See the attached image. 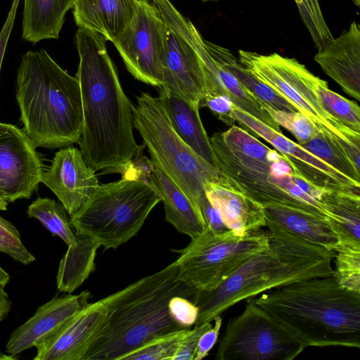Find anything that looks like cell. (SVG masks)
<instances>
[{
	"label": "cell",
	"mask_w": 360,
	"mask_h": 360,
	"mask_svg": "<svg viewBox=\"0 0 360 360\" xmlns=\"http://www.w3.org/2000/svg\"><path fill=\"white\" fill-rule=\"evenodd\" d=\"M101 34L84 29L75 34L79 63L76 77L82 96L83 126L79 145L94 172L122 173L138 153L134 105L125 94Z\"/></svg>",
	"instance_id": "cell-1"
},
{
	"label": "cell",
	"mask_w": 360,
	"mask_h": 360,
	"mask_svg": "<svg viewBox=\"0 0 360 360\" xmlns=\"http://www.w3.org/2000/svg\"><path fill=\"white\" fill-rule=\"evenodd\" d=\"M174 261L108 296L105 317L82 360H122L158 337L185 328L170 316L169 300L193 297L198 290L178 280Z\"/></svg>",
	"instance_id": "cell-2"
},
{
	"label": "cell",
	"mask_w": 360,
	"mask_h": 360,
	"mask_svg": "<svg viewBox=\"0 0 360 360\" xmlns=\"http://www.w3.org/2000/svg\"><path fill=\"white\" fill-rule=\"evenodd\" d=\"M269 245L216 288L198 291L195 325L211 322L238 302L301 281L333 275L336 252L301 239L266 221Z\"/></svg>",
	"instance_id": "cell-3"
},
{
	"label": "cell",
	"mask_w": 360,
	"mask_h": 360,
	"mask_svg": "<svg viewBox=\"0 0 360 360\" xmlns=\"http://www.w3.org/2000/svg\"><path fill=\"white\" fill-rule=\"evenodd\" d=\"M253 302L307 347H360V292L333 275L262 293Z\"/></svg>",
	"instance_id": "cell-4"
},
{
	"label": "cell",
	"mask_w": 360,
	"mask_h": 360,
	"mask_svg": "<svg viewBox=\"0 0 360 360\" xmlns=\"http://www.w3.org/2000/svg\"><path fill=\"white\" fill-rule=\"evenodd\" d=\"M15 96L24 131L36 148L53 150L79 143L83 126L79 81L44 49L22 56Z\"/></svg>",
	"instance_id": "cell-5"
},
{
	"label": "cell",
	"mask_w": 360,
	"mask_h": 360,
	"mask_svg": "<svg viewBox=\"0 0 360 360\" xmlns=\"http://www.w3.org/2000/svg\"><path fill=\"white\" fill-rule=\"evenodd\" d=\"M210 141L220 176L262 206L283 205L328 217L321 203L296 185L295 171L278 150L233 124Z\"/></svg>",
	"instance_id": "cell-6"
},
{
	"label": "cell",
	"mask_w": 360,
	"mask_h": 360,
	"mask_svg": "<svg viewBox=\"0 0 360 360\" xmlns=\"http://www.w3.org/2000/svg\"><path fill=\"white\" fill-rule=\"evenodd\" d=\"M136 102L134 128L148 148L151 161L186 195L203 222L202 212L207 200L205 185L218 181L219 171L178 136L159 96L142 93Z\"/></svg>",
	"instance_id": "cell-7"
},
{
	"label": "cell",
	"mask_w": 360,
	"mask_h": 360,
	"mask_svg": "<svg viewBox=\"0 0 360 360\" xmlns=\"http://www.w3.org/2000/svg\"><path fill=\"white\" fill-rule=\"evenodd\" d=\"M162 201L158 188L122 177L99 184L90 200L70 217L75 233L94 240L105 250L116 249L134 237Z\"/></svg>",
	"instance_id": "cell-8"
},
{
	"label": "cell",
	"mask_w": 360,
	"mask_h": 360,
	"mask_svg": "<svg viewBox=\"0 0 360 360\" xmlns=\"http://www.w3.org/2000/svg\"><path fill=\"white\" fill-rule=\"evenodd\" d=\"M268 245L267 231L262 229L239 236L231 230L215 233L206 228L181 251L178 280L198 291L214 289Z\"/></svg>",
	"instance_id": "cell-9"
},
{
	"label": "cell",
	"mask_w": 360,
	"mask_h": 360,
	"mask_svg": "<svg viewBox=\"0 0 360 360\" xmlns=\"http://www.w3.org/2000/svg\"><path fill=\"white\" fill-rule=\"evenodd\" d=\"M239 62L307 117L319 131L338 139L360 142V134L340 124L322 108L316 88L321 80L295 58L277 53L262 55L239 50Z\"/></svg>",
	"instance_id": "cell-10"
},
{
	"label": "cell",
	"mask_w": 360,
	"mask_h": 360,
	"mask_svg": "<svg viewBox=\"0 0 360 360\" xmlns=\"http://www.w3.org/2000/svg\"><path fill=\"white\" fill-rule=\"evenodd\" d=\"M305 347L265 310L247 300L243 312L226 326L217 360H292Z\"/></svg>",
	"instance_id": "cell-11"
},
{
	"label": "cell",
	"mask_w": 360,
	"mask_h": 360,
	"mask_svg": "<svg viewBox=\"0 0 360 360\" xmlns=\"http://www.w3.org/2000/svg\"><path fill=\"white\" fill-rule=\"evenodd\" d=\"M165 25L162 83L167 91L200 104L206 89V72L198 51L199 31L169 0H152Z\"/></svg>",
	"instance_id": "cell-12"
},
{
	"label": "cell",
	"mask_w": 360,
	"mask_h": 360,
	"mask_svg": "<svg viewBox=\"0 0 360 360\" xmlns=\"http://www.w3.org/2000/svg\"><path fill=\"white\" fill-rule=\"evenodd\" d=\"M165 37V22L157 6L138 0L132 19L112 43L135 79L158 87L162 83Z\"/></svg>",
	"instance_id": "cell-13"
},
{
	"label": "cell",
	"mask_w": 360,
	"mask_h": 360,
	"mask_svg": "<svg viewBox=\"0 0 360 360\" xmlns=\"http://www.w3.org/2000/svg\"><path fill=\"white\" fill-rule=\"evenodd\" d=\"M44 165L24 130L0 122V195L8 202L29 199L38 188Z\"/></svg>",
	"instance_id": "cell-14"
},
{
	"label": "cell",
	"mask_w": 360,
	"mask_h": 360,
	"mask_svg": "<svg viewBox=\"0 0 360 360\" xmlns=\"http://www.w3.org/2000/svg\"><path fill=\"white\" fill-rule=\"evenodd\" d=\"M41 183L56 195L70 217L90 200L99 186L95 172L87 165L80 150L72 146L55 153L51 165L44 169Z\"/></svg>",
	"instance_id": "cell-15"
},
{
	"label": "cell",
	"mask_w": 360,
	"mask_h": 360,
	"mask_svg": "<svg viewBox=\"0 0 360 360\" xmlns=\"http://www.w3.org/2000/svg\"><path fill=\"white\" fill-rule=\"evenodd\" d=\"M89 291L77 295L55 296L38 307L35 314L11 334L6 352L16 356L36 347L58 332L90 300Z\"/></svg>",
	"instance_id": "cell-16"
},
{
	"label": "cell",
	"mask_w": 360,
	"mask_h": 360,
	"mask_svg": "<svg viewBox=\"0 0 360 360\" xmlns=\"http://www.w3.org/2000/svg\"><path fill=\"white\" fill-rule=\"evenodd\" d=\"M108 297L88 303L58 332L35 347L34 360H82L106 314Z\"/></svg>",
	"instance_id": "cell-17"
},
{
	"label": "cell",
	"mask_w": 360,
	"mask_h": 360,
	"mask_svg": "<svg viewBox=\"0 0 360 360\" xmlns=\"http://www.w3.org/2000/svg\"><path fill=\"white\" fill-rule=\"evenodd\" d=\"M314 60L345 93L360 100V25L356 22L319 51Z\"/></svg>",
	"instance_id": "cell-18"
},
{
	"label": "cell",
	"mask_w": 360,
	"mask_h": 360,
	"mask_svg": "<svg viewBox=\"0 0 360 360\" xmlns=\"http://www.w3.org/2000/svg\"><path fill=\"white\" fill-rule=\"evenodd\" d=\"M205 195L226 227L239 236L266 226L262 206L229 185L221 176L205 185Z\"/></svg>",
	"instance_id": "cell-19"
},
{
	"label": "cell",
	"mask_w": 360,
	"mask_h": 360,
	"mask_svg": "<svg viewBox=\"0 0 360 360\" xmlns=\"http://www.w3.org/2000/svg\"><path fill=\"white\" fill-rule=\"evenodd\" d=\"M268 143L286 158L296 173L313 185L360 193V183L340 173L281 132L274 130Z\"/></svg>",
	"instance_id": "cell-20"
},
{
	"label": "cell",
	"mask_w": 360,
	"mask_h": 360,
	"mask_svg": "<svg viewBox=\"0 0 360 360\" xmlns=\"http://www.w3.org/2000/svg\"><path fill=\"white\" fill-rule=\"evenodd\" d=\"M266 221L307 242L337 252L338 238L328 217L291 206L272 204L262 206Z\"/></svg>",
	"instance_id": "cell-21"
},
{
	"label": "cell",
	"mask_w": 360,
	"mask_h": 360,
	"mask_svg": "<svg viewBox=\"0 0 360 360\" xmlns=\"http://www.w3.org/2000/svg\"><path fill=\"white\" fill-rule=\"evenodd\" d=\"M138 0H74L75 21L113 42L130 22Z\"/></svg>",
	"instance_id": "cell-22"
},
{
	"label": "cell",
	"mask_w": 360,
	"mask_h": 360,
	"mask_svg": "<svg viewBox=\"0 0 360 360\" xmlns=\"http://www.w3.org/2000/svg\"><path fill=\"white\" fill-rule=\"evenodd\" d=\"M157 88L176 133L196 153L215 167L210 138L200 117V104Z\"/></svg>",
	"instance_id": "cell-23"
},
{
	"label": "cell",
	"mask_w": 360,
	"mask_h": 360,
	"mask_svg": "<svg viewBox=\"0 0 360 360\" xmlns=\"http://www.w3.org/2000/svg\"><path fill=\"white\" fill-rule=\"evenodd\" d=\"M360 193L323 189L319 202L328 214L340 249H360ZM338 250V251H339Z\"/></svg>",
	"instance_id": "cell-24"
},
{
	"label": "cell",
	"mask_w": 360,
	"mask_h": 360,
	"mask_svg": "<svg viewBox=\"0 0 360 360\" xmlns=\"http://www.w3.org/2000/svg\"><path fill=\"white\" fill-rule=\"evenodd\" d=\"M74 0H24L22 39L32 43L58 39Z\"/></svg>",
	"instance_id": "cell-25"
},
{
	"label": "cell",
	"mask_w": 360,
	"mask_h": 360,
	"mask_svg": "<svg viewBox=\"0 0 360 360\" xmlns=\"http://www.w3.org/2000/svg\"><path fill=\"white\" fill-rule=\"evenodd\" d=\"M152 178L164 204L166 221L191 239L202 234L205 226L186 195L157 167L152 172Z\"/></svg>",
	"instance_id": "cell-26"
},
{
	"label": "cell",
	"mask_w": 360,
	"mask_h": 360,
	"mask_svg": "<svg viewBox=\"0 0 360 360\" xmlns=\"http://www.w3.org/2000/svg\"><path fill=\"white\" fill-rule=\"evenodd\" d=\"M75 234L76 244L68 246L56 275L58 290L69 294L77 289L94 271L96 254L100 247L92 238Z\"/></svg>",
	"instance_id": "cell-27"
},
{
	"label": "cell",
	"mask_w": 360,
	"mask_h": 360,
	"mask_svg": "<svg viewBox=\"0 0 360 360\" xmlns=\"http://www.w3.org/2000/svg\"><path fill=\"white\" fill-rule=\"evenodd\" d=\"M208 53L230 71L258 100L278 110L296 112L287 100L251 74L226 48L204 40Z\"/></svg>",
	"instance_id": "cell-28"
},
{
	"label": "cell",
	"mask_w": 360,
	"mask_h": 360,
	"mask_svg": "<svg viewBox=\"0 0 360 360\" xmlns=\"http://www.w3.org/2000/svg\"><path fill=\"white\" fill-rule=\"evenodd\" d=\"M300 146L340 173L360 183V170L348 157L338 139L323 131H319L309 141Z\"/></svg>",
	"instance_id": "cell-29"
},
{
	"label": "cell",
	"mask_w": 360,
	"mask_h": 360,
	"mask_svg": "<svg viewBox=\"0 0 360 360\" xmlns=\"http://www.w3.org/2000/svg\"><path fill=\"white\" fill-rule=\"evenodd\" d=\"M29 217L35 218L52 234L60 238L68 246H75L74 233L68 212L61 203L49 198H37L28 207Z\"/></svg>",
	"instance_id": "cell-30"
},
{
	"label": "cell",
	"mask_w": 360,
	"mask_h": 360,
	"mask_svg": "<svg viewBox=\"0 0 360 360\" xmlns=\"http://www.w3.org/2000/svg\"><path fill=\"white\" fill-rule=\"evenodd\" d=\"M316 93L326 112L343 127L360 134V108L355 101L330 90L323 79L317 84Z\"/></svg>",
	"instance_id": "cell-31"
},
{
	"label": "cell",
	"mask_w": 360,
	"mask_h": 360,
	"mask_svg": "<svg viewBox=\"0 0 360 360\" xmlns=\"http://www.w3.org/2000/svg\"><path fill=\"white\" fill-rule=\"evenodd\" d=\"M190 329L154 338L124 356L122 360H172Z\"/></svg>",
	"instance_id": "cell-32"
},
{
	"label": "cell",
	"mask_w": 360,
	"mask_h": 360,
	"mask_svg": "<svg viewBox=\"0 0 360 360\" xmlns=\"http://www.w3.org/2000/svg\"><path fill=\"white\" fill-rule=\"evenodd\" d=\"M333 276L339 285L360 292V249L342 248L334 257Z\"/></svg>",
	"instance_id": "cell-33"
},
{
	"label": "cell",
	"mask_w": 360,
	"mask_h": 360,
	"mask_svg": "<svg viewBox=\"0 0 360 360\" xmlns=\"http://www.w3.org/2000/svg\"><path fill=\"white\" fill-rule=\"evenodd\" d=\"M262 105L279 126H282L293 134L299 145L309 141L319 131L313 122L298 111L278 110L266 103H262Z\"/></svg>",
	"instance_id": "cell-34"
},
{
	"label": "cell",
	"mask_w": 360,
	"mask_h": 360,
	"mask_svg": "<svg viewBox=\"0 0 360 360\" xmlns=\"http://www.w3.org/2000/svg\"><path fill=\"white\" fill-rule=\"evenodd\" d=\"M0 252L25 265L35 261V257L22 243L20 234L15 226L1 216Z\"/></svg>",
	"instance_id": "cell-35"
},
{
	"label": "cell",
	"mask_w": 360,
	"mask_h": 360,
	"mask_svg": "<svg viewBox=\"0 0 360 360\" xmlns=\"http://www.w3.org/2000/svg\"><path fill=\"white\" fill-rule=\"evenodd\" d=\"M146 147L143 143L140 145L136 155L122 172V177L142 181L151 186H155L152 178V172L155 166L143 154V149Z\"/></svg>",
	"instance_id": "cell-36"
},
{
	"label": "cell",
	"mask_w": 360,
	"mask_h": 360,
	"mask_svg": "<svg viewBox=\"0 0 360 360\" xmlns=\"http://www.w3.org/2000/svg\"><path fill=\"white\" fill-rule=\"evenodd\" d=\"M170 316L179 325L185 328H191L196 322L198 315V307L188 298L175 295L168 303Z\"/></svg>",
	"instance_id": "cell-37"
},
{
	"label": "cell",
	"mask_w": 360,
	"mask_h": 360,
	"mask_svg": "<svg viewBox=\"0 0 360 360\" xmlns=\"http://www.w3.org/2000/svg\"><path fill=\"white\" fill-rule=\"evenodd\" d=\"M236 105L226 96L206 92L200 103V107H207L219 120L228 125H233L231 112Z\"/></svg>",
	"instance_id": "cell-38"
},
{
	"label": "cell",
	"mask_w": 360,
	"mask_h": 360,
	"mask_svg": "<svg viewBox=\"0 0 360 360\" xmlns=\"http://www.w3.org/2000/svg\"><path fill=\"white\" fill-rule=\"evenodd\" d=\"M212 326L211 322H205L191 328L172 360H193L201 335Z\"/></svg>",
	"instance_id": "cell-39"
},
{
	"label": "cell",
	"mask_w": 360,
	"mask_h": 360,
	"mask_svg": "<svg viewBox=\"0 0 360 360\" xmlns=\"http://www.w3.org/2000/svg\"><path fill=\"white\" fill-rule=\"evenodd\" d=\"M213 321L214 326L201 335L193 360H202L207 356L217 342L222 325V318L221 315H217Z\"/></svg>",
	"instance_id": "cell-40"
},
{
	"label": "cell",
	"mask_w": 360,
	"mask_h": 360,
	"mask_svg": "<svg viewBox=\"0 0 360 360\" xmlns=\"http://www.w3.org/2000/svg\"><path fill=\"white\" fill-rule=\"evenodd\" d=\"M20 0H13L6 21L0 32V71L7 44L14 25Z\"/></svg>",
	"instance_id": "cell-41"
},
{
	"label": "cell",
	"mask_w": 360,
	"mask_h": 360,
	"mask_svg": "<svg viewBox=\"0 0 360 360\" xmlns=\"http://www.w3.org/2000/svg\"><path fill=\"white\" fill-rule=\"evenodd\" d=\"M11 305V300L4 290V288L0 285V323L8 315Z\"/></svg>",
	"instance_id": "cell-42"
},
{
	"label": "cell",
	"mask_w": 360,
	"mask_h": 360,
	"mask_svg": "<svg viewBox=\"0 0 360 360\" xmlns=\"http://www.w3.org/2000/svg\"><path fill=\"white\" fill-rule=\"evenodd\" d=\"M9 281V274L0 266V285L5 288Z\"/></svg>",
	"instance_id": "cell-43"
},
{
	"label": "cell",
	"mask_w": 360,
	"mask_h": 360,
	"mask_svg": "<svg viewBox=\"0 0 360 360\" xmlns=\"http://www.w3.org/2000/svg\"><path fill=\"white\" fill-rule=\"evenodd\" d=\"M8 202L5 200L0 195V211L7 210Z\"/></svg>",
	"instance_id": "cell-44"
},
{
	"label": "cell",
	"mask_w": 360,
	"mask_h": 360,
	"mask_svg": "<svg viewBox=\"0 0 360 360\" xmlns=\"http://www.w3.org/2000/svg\"><path fill=\"white\" fill-rule=\"evenodd\" d=\"M352 1L357 7H360V0H352Z\"/></svg>",
	"instance_id": "cell-45"
},
{
	"label": "cell",
	"mask_w": 360,
	"mask_h": 360,
	"mask_svg": "<svg viewBox=\"0 0 360 360\" xmlns=\"http://www.w3.org/2000/svg\"><path fill=\"white\" fill-rule=\"evenodd\" d=\"M203 1H217V0H202Z\"/></svg>",
	"instance_id": "cell-46"
}]
</instances>
